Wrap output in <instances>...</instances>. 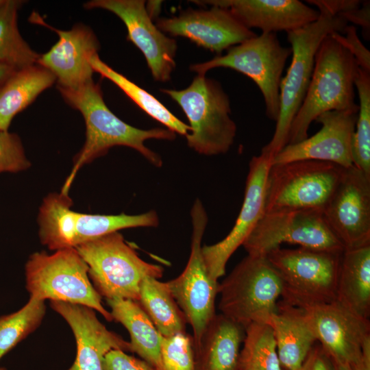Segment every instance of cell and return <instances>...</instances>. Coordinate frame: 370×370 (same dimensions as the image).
<instances>
[{
	"mask_svg": "<svg viewBox=\"0 0 370 370\" xmlns=\"http://www.w3.org/2000/svg\"><path fill=\"white\" fill-rule=\"evenodd\" d=\"M58 89L65 102L81 112L86 125L84 145L74 158L73 166L60 193L69 195L71 185L81 167L106 155L115 146L132 148L153 165L162 166L160 156L146 147L145 141L173 140L176 137L174 132L160 127L142 130L123 121L106 106L100 86L94 81L77 88Z\"/></svg>",
	"mask_w": 370,
	"mask_h": 370,
	"instance_id": "cell-1",
	"label": "cell"
},
{
	"mask_svg": "<svg viewBox=\"0 0 370 370\" xmlns=\"http://www.w3.org/2000/svg\"><path fill=\"white\" fill-rule=\"evenodd\" d=\"M334 33L326 36L317 51L310 82L291 125L287 145L307 138L311 123L321 114L359 108L354 89L359 66Z\"/></svg>",
	"mask_w": 370,
	"mask_h": 370,
	"instance_id": "cell-2",
	"label": "cell"
},
{
	"mask_svg": "<svg viewBox=\"0 0 370 370\" xmlns=\"http://www.w3.org/2000/svg\"><path fill=\"white\" fill-rule=\"evenodd\" d=\"M319 12L317 21L287 32L292 50L291 63L280 82V111L273 135L261 151L271 160L287 145L291 125L307 92L321 42L334 32L343 34L348 25L341 16Z\"/></svg>",
	"mask_w": 370,
	"mask_h": 370,
	"instance_id": "cell-3",
	"label": "cell"
},
{
	"mask_svg": "<svg viewBox=\"0 0 370 370\" xmlns=\"http://www.w3.org/2000/svg\"><path fill=\"white\" fill-rule=\"evenodd\" d=\"M182 109L190 128L186 136L196 152L214 156L227 153L234 143L236 125L230 116L229 96L217 80L197 75L182 90L161 89Z\"/></svg>",
	"mask_w": 370,
	"mask_h": 370,
	"instance_id": "cell-4",
	"label": "cell"
},
{
	"mask_svg": "<svg viewBox=\"0 0 370 370\" xmlns=\"http://www.w3.org/2000/svg\"><path fill=\"white\" fill-rule=\"evenodd\" d=\"M343 251L303 247L269 251L266 257L280 278L282 301L304 308L336 300Z\"/></svg>",
	"mask_w": 370,
	"mask_h": 370,
	"instance_id": "cell-5",
	"label": "cell"
},
{
	"mask_svg": "<svg viewBox=\"0 0 370 370\" xmlns=\"http://www.w3.org/2000/svg\"><path fill=\"white\" fill-rule=\"evenodd\" d=\"M88 267L96 291L106 299L139 300L140 286L147 277L162 278L164 269L145 262L118 232L75 247Z\"/></svg>",
	"mask_w": 370,
	"mask_h": 370,
	"instance_id": "cell-6",
	"label": "cell"
},
{
	"mask_svg": "<svg viewBox=\"0 0 370 370\" xmlns=\"http://www.w3.org/2000/svg\"><path fill=\"white\" fill-rule=\"evenodd\" d=\"M69 195L52 193L40 208L39 236L43 245L52 250L76 246L120 230L157 227L159 217L151 210L140 214H88L71 210Z\"/></svg>",
	"mask_w": 370,
	"mask_h": 370,
	"instance_id": "cell-7",
	"label": "cell"
},
{
	"mask_svg": "<svg viewBox=\"0 0 370 370\" xmlns=\"http://www.w3.org/2000/svg\"><path fill=\"white\" fill-rule=\"evenodd\" d=\"M221 314L244 328L269 325L282 295L280 278L266 256L247 255L219 284Z\"/></svg>",
	"mask_w": 370,
	"mask_h": 370,
	"instance_id": "cell-8",
	"label": "cell"
},
{
	"mask_svg": "<svg viewBox=\"0 0 370 370\" xmlns=\"http://www.w3.org/2000/svg\"><path fill=\"white\" fill-rule=\"evenodd\" d=\"M26 288L30 297L81 304L97 310L108 321L112 315L91 284L88 267L74 247L30 256L25 264Z\"/></svg>",
	"mask_w": 370,
	"mask_h": 370,
	"instance_id": "cell-9",
	"label": "cell"
},
{
	"mask_svg": "<svg viewBox=\"0 0 370 370\" xmlns=\"http://www.w3.org/2000/svg\"><path fill=\"white\" fill-rule=\"evenodd\" d=\"M291 47L281 45L276 33H262L227 49V53L202 63L193 64L190 70L206 75L217 67L235 70L251 78L259 88L265 103L266 115L277 121L280 111V86Z\"/></svg>",
	"mask_w": 370,
	"mask_h": 370,
	"instance_id": "cell-10",
	"label": "cell"
},
{
	"mask_svg": "<svg viewBox=\"0 0 370 370\" xmlns=\"http://www.w3.org/2000/svg\"><path fill=\"white\" fill-rule=\"evenodd\" d=\"M345 168L332 162L302 160L271 164L264 212L281 209L325 208Z\"/></svg>",
	"mask_w": 370,
	"mask_h": 370,
	"instance_id": "cell-11",
	"label": "cell"
},
{
	"mask_svg": "<svg viewBox=\"0 0 370 370\" xmlns=\"http://www.w3.org/2000/svg\"><path fill=\"white\" fill-rule=\"evenodd\" d=\"M193 232L190 254L182 273L169 282V288L193 332L194 349L210 321L215 316V299L219 283L212 279L202 255V238L208 224V215L201 201L197 199L190 211Z\"/></svg>",
	"mask_w": 370,
	"mask_h": 370,
	"instance_id": "cell-12",
	"label": "cell"
},
{
	"mask_svg": "<svg viewBox=\"0 0 370 370\" xmlns=\"http://www.w3.org/2000/svg\"><path fill=\"white\" fill-rule=\"evenodd\" d=\"M331 251L344 248L317 210L281 209L264 212L243 246L248 255L266 256L284 243Z\"/></svg>",
	"mask_w": 370,
	"mask_h": 370,
	"instance_id": "cell-13",
	"label": "cell"
},
{
	"mask_svg": "<svg viewBox=\"0 0 370 370\" xmlns=\"http://www.w3.org/2000/svg\"><path fill=\"white\" fill-rule=\"evenodd\" d=\"M323 216L344 249L370 243V177L354 165L345 169Z\"/></svg>",
	"mask_w": 370,
	"mask_h": 370,
	"instance_id": "cell-14",
	"label": "cell"
},
{
	"mask_svg": "<svg viewBox=\"0 0 370 370\" xmlns=\"http://www.w3.org/2000/svg\"><path fill=\"white\" fill-rule=\"evenodd\" d=\"M86 9L99 8L116 15L125 24L127 39L143 53L153 78L158 82L171 79L175 68L177 42L153 24L144 0H92Z\"/></svg>",
	"mask_w": 370,
	"mask_h": 370,
	"instance_id": "cell-15",
	"label": "cell"
},
{
	"mask_svg": "<svg viewBox=\"0 0 370 370\" xmlns=\"http://www.w3.org/2000/svg\"><path fill=\"white\" fill-rule=\"evenodd\" d=\"M271 162V158L262 153L252 157L249 164L243 202L234 227L221 241L202 247L206 269L214 280L217 281L225 274L228 260L243 245L264 212L267 180Z\"/></svg>",
	"mask_w": 370,
	"mask_h": 370,
	"instance_id": "cell-16",
	"label": "cell"
},
{
	"mask_svg": "<svg viewBox=\"0 0 370 370\" xmlns=\"http://www.w3.org/2000/svg\"><path fill=\"white\" fill-rule=\"evenodd\" d=\"M302 309L317 341L334 361L354 367L365 339L370 335L369 320L355 314L337 300Z\"/></svg>",
	"mask_w": 370,
	"mask_h": 370,
	"instance_id": "cell-17",
	"label": "cell"
},
{
	"mask_svg": "<svg viewBox=\"0 0 370 370\" xmlns=\"http://www.w3.org/2000/svg\"><path fill=\"white\" fill-rule=\"evenodd\" d=\"M358 109L332 110L319 115L321 124L315 134L299 143L286 145L271 160V164L314 160L336 164L345 169L353 166L352 138Z\"/></svg>",
	"mask_w": 370,
	"mask_h": 370,
	"instance_id": "cell-18",
	"label": "cell"
},
{
	"mask_svg": "<svg viewBox=\"0 0 370 370\" xmlns=\"http://www.w3.org/2000/svg\"><path fill=\"white\" fill-rule=\"evenodd\" d=\"M188 9L178 16L158 18L156 26L171 36L184 37L221 55L222 51L255 36L226 8Z\"/></svg>",
	"mask_w": 370,
	"mask_h": 370,
	"instance_id": "cell-19",
	"label": "cell"
},
{
	"mask_svg": "<svg viewBox=\"0 0 370 370\" xmlns=\"http://www.w3.org/2000/svg\"><path fill=\"white\" fill-rule=\"evenodd\" d=\"M35 23L55 32L59 38L46 53L40 55L37 64L56 77L58 87L77 88L93 81L94 71L90 59L98 53L99 42L93 31L79 23L69 30H61L47 24L38 14L32 18Z\"/></svg>",
	"mask_w": 370,
	"mask_h": 370,
	"instance_id": "cell-20",
	"label": "cell"
},
{
	"mask_svg": "<svg viewBox=\"0 0 370 370\" xmlns=\"http://www.w3.org/2000/svg\"><path fill=\"white\" fill-rule=\"evenodd\" d=\"M50 305L67 321L75 337L76 357L67 370H103L104 357L111 350L132 352L130 343L108 330L93 309L61 301H51Z\"/></svg>",
	"mask_w": 370,
	"mask_h": 370,
	"instance_id": "cell-21",
	"label": "cell"
},
{
	"mask_svg": "<svg viewBox=\"0 0 370 370\" xmlns=\"http://www.w3.org/2000/svg\"><path fill=\"white\" fill-rule=\"evenodd\" d=\"M199 5L227 9L245 27L262 33H286L318 19L319 12L298 0H208L192 1Z\"/></svg>",
	"mask_w": 370,
	"mask_h": 370,
	"instance_id": "cell-22",
	"label": "cell"
},
{
	"mask_svg": "<svg viewBox=\"0 0 370 370\" xmlns=\"http://www.w3.org/2000/svg\"><path fill=\"white\" fill-rule=\"evenodd\" d=\"M269 325L276 343L282 368L299 370L317 338L302 308L278 302Z\"/></svg>",
	"mask_w": 370,
	"mask_h": 370,
	"instance_id": "cell-23",
	"label": "cell"
},
{
	"mask_svg": "<svg viewBox=\"0 0 370 370\" xmlns=\"http://www.w3.org/2000/svg\"><path fill=\"white\" fill-rule=\"evenodd\" d=\"M244 336L243 327L215 314L194 349L195 370H238Z\"/></svg>",
	"mask_w": 370,
	"mask_h": 370,
	"instance_id": "cell-24",
	"label": "cell"
},
{
	"mask_svg": "<svg viewBox=\"0 0 370 370\" xmlns=\"http://www.w3.org/2000/svg\"><path fill=\"white\" fill-rule=\"evenodd\" d=\"M355 314L370 315V243L344 249L338 277L336 299Z\"/></svg>",
	"mask_w": 370,
	"mask_h": 370,
	"instance_id": "cell-25",
	"label": "cell"
},
{
	"mask_svg": "<svg viewBox=\"0 0 370 370\" xmlns=\"http://www.w3.org/2000/svg\"><path fill=\"white\" fill-rule=\"evenodd\" d=\"M56 81L50 71L38 64L15 71L8 77L0 86V131H8L15 116Z\"/></svg>",
	"mask_w": 370,
	"mask_h": 370,
	"instance_id": "cell-26",
	"label": "cell"
},
{
	"mask_svg": "<svg viewBox=\"0 0 370 370\" xmlns=\"http://www.w3.org/2000/svg\"><path fill=\"white\" fill-rule=\"evenodd\" d=\"M106 301L112 319L129 332L132 352L137 354L156 370H163L160 356L161 334L140 304L127 299Z\"/></svg>",
	"mask_w": 370,
	"mask_h": 370,
	"instance_id": "cell-27",
	"label": "cell"
},
{
	"mask_svg": "<svg viewBox=\"0 0 370 370\" xmlns=\"http://www.w3.org/2000/svg\"><path fill=\"white\" fill-rule=\"evenodd\" d=\"M138 302L162 336L186 332V319L166 282L151 277L143 279Z\"/></svg>",
	"mask_w": 370,
	"mask_h": 370,
	"instance_id": "cell-28",
	"label": "cell"
},
{
	"mask_svg": "<svg viewBox=\"0 0 370 370\" xmlns=\"http://www.w3.org/2000/svg\"><path fill=\"white\" fill-rule=\"evenodd\" d=\"M90 64L94 72L98 73L103 77L113 82L151 118L175 134L177 133L186 136L189 133L190 128L188 125L172 114L153 95L103 62L98 53L90 59Z\"/></svg>",
	"mask_w": 370,
	"mask_h": 370,
	"instance_id": "cell-29",
	"label": "cell"
},
{
	"mask_svg": "<svg viewBox=\"0 0 370 370\" xmlns=\"http://www.w3.org/2000/svg\"><path fill=\"white\" fill-rule=\"evenodd\" d=\"M23 3L4 0L0 4V64L15 71L37 64L40 56L23 38L18 27V11Z\"/></svg>",
	"mask_w": 370,
	"mask_h": 370,
	"instance_id": "cell-30",
	"label": "cell"
},
{
	"mask_svg": "<svg viewBox=\"0 0 370 370\" xmlns=\"http://www.w3.org/2000/svg\"><path fill=\"white\" fill-rule=\"evenodd\" d=\"M238 370H282L269 325L252 323L245 328Z\"/></svg>",
	"mask_w": 370,
	"mask_h": 370,
	"instance_id": "cell-31",
	"label": "cell"
},
{
	"mask_svg": "<svg viewBox=\"0 0 370 370\" xmlns=\"http://www.w3.org/2000/svg\"><path fill=\"white\" fill-rule=\"evenodd\" d=\"M45 310L44 300L30 297L19 310L0 317V360L39 326Z\"/></svg>",
	"mask_w": 370,
	"mask_h": 370,
	"instance_id": "cell-32",
	"label": "cell"
},
{
	"mask_svg": "<svg viewBox=\"0 0 370 370\" xmlns=\"http://www.w3.org/2000/svg\"><path fill=\"white\" fill-rule=\"evenodd\" d=\"M355 87L359 110L352 138L353 164L370 177V73L359 68Z\"/></svg>",
	"mask_w": 370,
	"mask_h": 370,
	"instance_id": "cell-33",
	"label": "cell"
},
{
	"mask_svg": "<svg viewBox=\"0 0 370 370\" xmlns=\"http://www.w3.org/2000/svg\"><path fill=\"white\" fill-rule=\"evenodd\" d=\"M160 356L163 370H195L193 339L186 332L161 335Z\"/></svg>",
	"mask_w": 370,
	"mask_h": 370,
	"instance_id": "cell-34",
	"label": "cell"
},
{
	"mask_svg": "<svg viewBox=\"0 0 370 370\" xmlns=\"http://www.w3.org/2000/svg\"><path fill=\"white\" fill-rule=\"evenodd\" d=\"M30 165L19 136L9 131H0V173H17Z\"/></svg>",
	"mask_w": 370,
	"mask_h": 370,
	"instance_id": "cell-35",
	"label": "cell"
},
{
	"mask_svg": "<svg viewBox=\"0 0 370 370\" xmlns=\"http://www.w3.org/2000/svg\"><path fill=\"white\" fill-rule=\"evenodd\" d=\"M343 34L345 36L337 32L334 33L335 36L353 54L360 69L370 73V52L358 38L355 26L347 25Z\"/></svg>",
	"mask_w": 370,
	"mask_h": 370,
	"instance_id": "cell-36",
	"label": "cell"
},
{
	"mask_svg": "<svg viewBox=\"0 0 370 370\" xmlns=\"http://www.w3.org/2000/svg\"><path fill=\"white\" fill-rule=\"evenodd\" d=\"M103 367V370H156L145 361L119 349L111 350L105 356Z\"/></svg>",
	"mask_w": 370,
	"mask_h": 370,
	"instance_id": "cell-37",
	"label": "cell"
},
{
	"mask_svg": "<svg viewBox=\"0 0 370 370\" xmlns=\"http://www.w3.org/2000/svg\"><path fill=\"white\" fill-rule=\"evenodd\" d=\"M299 370H336V367L323 347L314 344Z\"/></svg>",
	"mask_w": 370,
	"mask_h": 370,
	"instance_id": "cell-38",
	"label": "cell"
},
{
	"mask_svg": "<svg viewBox=\"0 0 370 370\" xmlns=\"http://www.w3.org/2000/svg\"><path fill=\"white\" fill-rule=\"evenodd\" d=\"M307 2L315 5L318 11L323 10L335 16L357 9L362 5V1L358 0H308Z\"/></svg>",
	"mask_w": 370,
	"mask_h": 370,
	"instance_id": "cell-39",
	"label": "cell"
},
{
	"mask_svg": "<svg viewBox=\"0 0 370 370\" xmlns=\"http://www.w3.org/2000/svg\"><path fill=\"white\" fill-rule=\"evenodd\" d=\"M362 5L360 8L343 13L338 15V16L344 18L347 23L350 21L361 26L363 29V34L365 36H368L369 38L370 30L369 1L362 3Z\"/></svg>",
	"mask_w": 370,
	"mask_h": 370,
	"instance_id": "cell-40",
	"label": "cell"
},
{
	"mask_svg": "<svg viewBox=\"0 0 370 370\" xmlns=\"http://www.w3.org/2000/svg\"><path fill=\"white\" fill-rule=\"evenodd\" d=\"M351 370H370V335L365 339L358 363Z\"/></svg>",
	"mask_w": 370,
	"mask_h": 370,
	"instance_id": "cell-41",
	"label": "cell"
},
{
	"mask_svg": "<svg viewBox=\"0 0 370 370\" xmlns=\"http://www.w3.org/2000/svg\"><path fill=\"white\" fill-rule=\"evenodd\" d=\"M162 1H149L146 3L147 12L151 19L157 16L161 10Z\"/></svg>",
	"mask_w": 370,
	"mask_h": 370,
	"instance_id": "cell-42",
	"label": "cell"
},
{
	"mask_svg": "<svg viewBox=\"0 0 370 370\" xmlns=\"http://www.w3.org/2000/svg\"><path fill=\"white\" fill-rule=\"evenodd\" d=\"M14 71V69L8 66L0 64V84L3 82Z\"/></svg>",
	"mask_w": 370,
	"mask_h": 370,
	"instance_id": "cell-43",
	"label": "cell"
},
{
	"mask_svg": "<svg viewBox=\"0 0 370 370\" xmlns=\"http://www.w3.org/2000/svg\"><path fill=\"white\" fill-rule=\"evenodd\" d=\"M335 362V365H336V370H351L349 366L348 365H346V364H341V363H338V362Z\"/></svg>",
	"mask_w": 370,
	"mask_h": 370,
	"instance_id": "cell-44",
	"label": "cell"
},
{
	"mask_svg": "<svg viewBox=\"0 0 370 370\" xmlns=\"http://www.w3.org/2000/svg\"><path fill=\"white\" fill-rule=\"evenodd\" d=\"M0 370H7V369L4 367H0Z\"/></svg>",
	"mask_w": 370,
	"mask_h": 370,
	"instance_id": "cell-45",
	"label": "cell"
},
{
	"mask_svg": "<svg viewBox=\"0 0 370 370\" xmlns=\"http://www.w3.org/2000/svg\"><path fill=\"white\" fill-rule=\"evenodd\" d=\"M3 1L4 0H0V4H1Z\"/></svg>",
	"mask_w": 370,
	"mask_h": 370,
	"instance_id": "cell-46",
	"label": "cell"
},
{
	"mask_svg": "<svg viewBox=\"0 0 370 370\" xmlns=\"http://www.w3.org/2000/svg\"><path fill=\"white\" fill-rule=\"evenodd\" d=\"M2 83H3V82H2ZM2 83L0 84V86H1V84Z\"/></svg>",
	"mask_w": 370,
	"mask_h": 370,
	"instance_id": "cell-47",
	"label": "cell"
}]
</instances>
